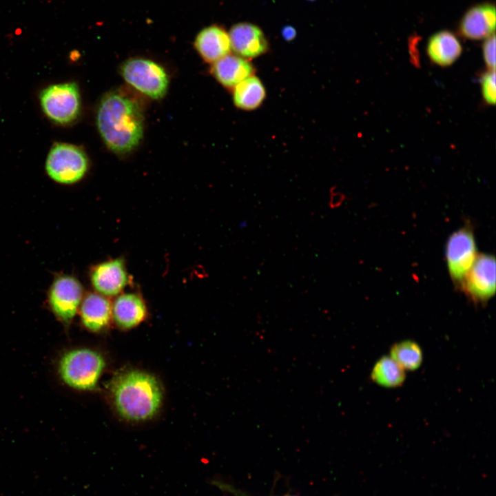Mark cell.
<instances>
[{
	"instance_id": "6da1fadb",
	"label": "cell",
	"mask_w": 496,
	"mask_h": 496,
	"mask_svg": "<svg viewBox=\"0 0 496 496\" xmlns=\"http://www.w3.org/2000/svg\"><path fill=\"white\" fill-rule=\"evenodd\" d=\"M143 114L136 101L120 92L106 94L96 112V125L107 147L116 154L131 152L143 134Z\"/></svg>"
},
{
	"instance_id": "7a4b0ae2",
	"label": "cell",
	"mask_w": 496,
	"mask_h": 496,
	"mask_svg": "<svg viewBox=\"0 0 496 496\" xmlns=\"http://www.w3.org/2000/svg\"><path fill=\"white\" fill-rule=\"evenodd\" d=\"M111 391L119 415L125 420L141 422L152 418L163 400V391L155 377L132 370L117 376Z\"/></svg>"
},
{
	"instance_id": "3957f363",
	"label": "cell",
	"mask_w": 496,
	"mask_h": 496,
	"mask_svg": "<svg viewBox=\"0 0 496 496\" xmlns=\"http://www.w3.org/2000/svg\"><path fill=\"white\" fill-rule=\"evenodd\" d=\"M105 362L98 352L85 348L67 351L61 358L59 374L68 386L81 391L94 389Z\"/></svg>"
},
{
	"instance_id": "277c9868",
	"label": "cell",
	"mask_w": 496,
	"mask_h": 496,
	"mask_svg": "<svg viewBox=\"0 0 496 496\" xmlns=\"http://www.w3.org/2000/svg\"><path fill=\"white\" fill-rule=\"evenodd\" d=\"M88 161L79 147L68 143H56L50 149L45 161V170L55 182L72 184L87 172Z\"/></svg>"
},
{
	"instance_id": "5b68a950",
	"label": "cell",
	"mask_w": 496,
	"mask_h": 496,
	"mask_svg": "<svg viewBox=\"0 0 496 496\" xmlns=\"http://www.w3.org/2000/svg\"><path fill=\"white\" fill-rule=\"evenodd\" d=\"M121 71L127 83L153 99H161L167 92V74L164 68L154 61L131 59L122 65Z\"/></svg>"
},
{
	"instance_id": "8992f818",
	"label": "cell",
	"mask_w": 496,
	"mask_h": 496,
	"mask_svg": "<svg viewBox=\"0 0 496 496\" xmlns=\"http://www.w3.org/2000/svg\"><path fill=\"white\" fill-rule=\"evenodd\" d=\"M39 100L45 114L56 123H70L79 114L80 93L77 85L74 82L47 87L40 93Z\"/></svg>"
},
{
	"instance_id": "52a82bcc",
	"label": "cell",
	"mask_w": 496,
	"mask_h": 496,
	"mask_svg": "<svg viewBox=\"0 0 496 496\" xmlns=\"http://www.w3.org/2000/svg\"><path fill=\"white\" fill-rule=\"evenodd\" d=\"M472 229L464 227L453 232L446 247V264L453 282L459 287L477 257Z\"/></svg>"
},
{
	"instance_id": "ba28073f",
	"label": "cell",
	"mask_w": 496,
	"mask_h": 496,
	"mask_svg": "<svg viewBox=\"0 0 496 496\" xmlns=\"http://www.w3.org/2000/svg\"><path fill=\"white\" fill-rule=\"evenodd\" d=\"M459 287L475 303L487 302L495 293V257L477 255Z\"/></svg>"
},
{
	"instance_id": "9c48e42d",
	"label": "cell",
	"mask_w": 496,
	"mask_h": 496,
	"mask_svg": "<svg viewBox=\"0 0 496 496\" xmlns=\"http://www.w3.org/2000/svg\"><path fill=\"white\" fill-rule=\"evenodd\" d=\"M83 288L73 276H60L52 282L48 296L50 307L63 324L68 325L80 307Z\"/></svg>"
},
{
	"instance_id": "30bf717a",
	"label": "cell",
	"mask_w": 496,
	"mask_h": 496,
	"mask_svg": "<svg viewBox=\"0 0 496 496\" xmlns=\"http://www.w3.org/2000/svg\"><path fill=\"white\" fill-rule=\"evenodd\" d=\"M495 6L484 3L470 8L458 25L459 33L464 38L479 40L495 34Z\"/></svg>"
},
{
	"instance_id": "8fae6325",
	"label": "cell",
	"mask_w": 496,
	"mask_h": 496,
	"mask_svg": "<svg viewBox=\"0 0 496 496\" xmlns=\"http://www.w3.org/2000/svg\"><path fill=\"white\" fill-rule=\"evenodd\" d=\"M91 282L95 290L102 296L118 295L128 282L123 260L118 258L98 265L91 273Z\"/></svg>"
},
{
	"instance_id": "7c38bea8",
	"label": "cell",
	"mask_w": 496,
	"mask_h": 496,
	"mask_svg": "<svg viewBox=\"0 0 496 496\" xmlns=\"http://www.w3.org/2000/svg\"><path fill=\"white\" fill-rule=\"evenodd\" d=\"M231 49L244 59L258 56L268 49L267 39L262 30L251 23H241L231 28L229 34Z\"/></svg>"
},
{
	"instance_id": "4fadbf2b",
	"label": "cell",
	"mask_w": 496,
	"mask_h": 496,
	"mask_svg": "<svg viewBox=\"0 0 496 496\" xmlns=\"http://www.w3.org/2000/svg\"><path fill=\"white\" fill-rule=\"evenodd\" d=\"M194 46L200 56L209 63L217 61L231 50L229 34L216 25L203 29L196 37Z\"/></svg>"
},
{
	"instance_id": "5bb4252c",
	"label": "cell",
	"mask_w": 496,
	"mask_h": 496,
	"mask_svg": "<svg viewBox=\"0 0 496 496\" xmlns=\"http://www.w3.org/2000/svg\"><path fill=\"white\" fill-rule=\"evenodd\" d=\"M211 72L223 86L234 88L243 80L254 75V68L245 59L229 54L214 63Z\"/></svg>"
},
{
	"instance_id": "9a60e30c",
	"label": "cell",
	"mask_w": 496,
	"mask_h": 496,
	"mask_svg": "<svg viewBox=\"0 0 496 496\" xmlns=\"http://www.w3.org/2000/svg\"><path fill=\"white\" fill-rule=\"evenodd\" d=\"M81 304V320L87 329L92 332H99L109 325L112 307L110 301L104 296L89 293Z\"/></svg>"
},
{
	"instance_id": "2e32d148",
	"label": "cell",
	"mask_w": 496,
	"mask_h": 496,
	"mask_svg": "<svg viewBox=\"0 0 496 496\" xmlns=\"http://www.w3.org/2000/svg\"><path fill=\"white\" fill-rule=\"evenodd\" d=\"M462 47L457 37L451 32L442 30L428 39L426 52L430 59L440 66L452 65L461 55Z\"/></svg>"
},
{
	"instance_id": "e0dca14e",
	"label": "cell",
	"mask_w": 496,
	"mask_h": 496,
	"mask_svg": "<svg viewBox=\"0 0 496 496\" xmlns=\"http://www.w3.org/2000/svg\"><path fill=\"white\" fill-rule=\"evenodd\" d=\"M147 309L143 299L135 293L117 297L112 307V316L118 326L128 329L139 324L145 318Z\"/></svg>"
},
{
	"instance_id": "ac0fdd59",
	"label": "cell",
	"mask_w": 496,
	"mask_h": 496,
	"mask_svg": "<svg viewBox=\"0 0 496 496\" xmlns=\"http://www.w3.org/2000/svg\"><path fill=\"white\" fill-rule=\"evenodd\" d=\"M233 89L235 105L244 110H252L258 107L266 95L263 84L254 75L243 80Z\"/></svg>"
},
{
	"instance_id": "d6986e66",
	"label": "cell",
	"mask_w": 496,
	"mask_h": 496,
	"mask_svg": "<svg viewBox=\"0 0 496 496\" xmlns=\"http://www.w3.org/2000/svg\"><path fill=\"white\" fill-rule=\"evenodd\" d=\"M372 380L378 385L394 388L405 380L404 370L390 356H384L375 364L371 373Z\"/></svg>"
},
{
	"instance_id": "ffe728a7",
	"label": "cell",
	"mask_w": 496,
	"mask_h": 496,
	"mask_svg": "<svg viewBox=\"0 0 496 496\" xmlns=\"http://www.w3.org/2000/svg\"><path fill=\"white\" fill-rule=\"evenodd\" d=\"M390 357L404 370L413 371L422 362V351L415 342L406 340L395 344L391 349Z\"/></svg>"
},
{
	"instance_id": "44dd1931",
	"label": "cell",
	"mask_w": 496,
	"mask_h": 496,
	"mask_svg": "<svg viewBox=\"0 0 496 496\" xmlns=\"http://www.w3.org/2000/svg\"><path fill=\"white\" fill-rule=\"evenodd\" d=\"M482 92L484 99L490 105L495 103V72L490 70L484 74L482 81Z\"/></svg>"
},
{
	"instance_id": "7402d4cb",
	"label": "cell",
	"mask_w": 496,
	"mask_h": 496,
	"mask_svg": "<svg viewBox=\"0 0 496 496\" xmlns=\"http://www.w3.org/2000/svg\"><path fill=\"white\" fill-rule=\"evenodd\" d=\"M495 34L488 37L483 45V55L485 63L490 70H495Z\"/></svg>"
},
{
	"instance_id": "603a6c76",
	"label": "cell",
	"mask_w": 496,
	"mask_h": 496,
	"mask_svg": "<svg viewBox=\"0 0 496 496\" xmlns=\"http://www.w3.org/2000/svg\"><path fill=\"white\" fill-rule=\"evenodd\" d=\"M331 193L329 205L331 209L337 208L342 203L344 196L338 192H331Z\"/></svg>"
},
{
	"instance_id": "cb8c5ba5",
	"label": "cell",
	"mask_w": 496,
	"mask_h": 496,
	"mask_svg": "<svg viewBox=\"0 0 496 496\" xmlns=\"http://www.w3.org/2000/svg\"><path fill=\"white\" fill-rule=\"evenodd\" d=\"M282 36L286 40H291L296 36V30L293 27L287 26L282 30Z\"/></svg>"
}]
</instances>
